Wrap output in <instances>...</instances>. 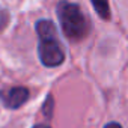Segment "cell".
Here are the masks:
<instances>
[{
	"mask_svg": "<svg viewBox=\"0 0 128 128\" xmlns=\"http://www.w3.org/2000/svg\"><path fill=\"white\" fill-rule=\"evenodd\" d=\"M38 57L41 63L47 68H56L65 62V51L57 41V35L39 36Z\"/></svg>",
	"mask_w": 128,
	"mask_h": 128,
	"instance_id": "2",
	"label": "cell"
},
{
	"mask_svg": "<svg viewBox=\"0 0 128 128\" xmlns=\"http://www.w3.org/2000/svg\"><path fill=\"white\" fill-rule=\"evenodd\" d=\"M9 23V12L6 9H0V30H3Z\"/></svg>",
	"mask_w": 128,
	"mask_h": 128,
	"instance_id": "6",
	"label": "cell"
},
{
	"mask_svg": "<svg viewBox=\"0 0 128 128\" xmlns=\"http://www.w3.org/2000/svg\"><path fill=\"white\" fill-rule=\"evenodd\" d=\"M57 18L65 38L72 42L84 39L90 32V26L86 15L76 3L65 2V0L60 2L57 5Z\"/></svg>",
	"mask_w": 128,
	"mask_h": 128,
	"instance_id": "1",
	"label": "cell"
},
{
	"mask_svg": "<svg viewBox=\"0 0 128 128\" xmlns=\"http://www.w3.org/2000/svg\"><path fill=\"white\" fill-rule=\"evenodd\" d=\"M33 128H51V126H48V125H44V124H36Z\"/></svg>",
	"mask_w": 128,
	"mask_h": 128,
	"instance_id": "8",
	"label": "cell"
},
{
	"mask_svg": "<svg viewBox=\"0 0 128 128\" xmlns=\"http://www.w3.org/2000/svg\"><path fill=\"white\" fill-rule=\"evenodd\" d=\"M104 128H122V126L118 122H108L107 125H104Z\"/></svg>",
	"mask_w": 128,
	"mask_h": 128,
	"instance_id": "7",
	"label": "cell"
},
{
	"mask_svg": "<svg viewBox=\"0 0 128 128\" xmlns=\"http://www.w3.org/2000/svg\"><path fill=\"white\" fill-rule=\"evenodd\" d=\"M53 107H54V100H53V95L50 94L47 96L44 106H42V113H44V116L47 119H51V116H53Z\"/></svg>",
	"mask_w": 128,
	"mask_h": 128,
	"instance_id": "5",
	"label": "cell"
},
{
	"mask_svg": "<svg viewBox=\"0 0 128 128\" xmlns=\"http://www.w3.org/2000/svg\"><path fill=\"white\" fill-rule=\"evenodd\" d=\"M90 3L95 9V12L98 14L100 18L102 20H110L112 14H110V6H108V0H90Z\"/></svg>",
	"mask_w": 128,
	"mask_h": 128,
	"instance_id": "4",
	"label": "cell"
},
{
	"mask_svg": "<svg viewBox=\"0 0 128 128\" xmlns=\"http://www.w3.org/2000/svg\"><path fill=\"white\" fill-rule=\"evenodd\" d=\"M29 96H30V92L24 86H14L9 89L0 90V101L6 108H11V110L20 108L23 104L27 102Z\"/></svg>",
	"mask_w": 128,
	"mask_h": 128,
	"instance_id": "3",
	"label": "cell"
}]
</instances>
